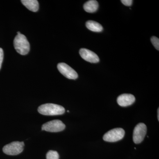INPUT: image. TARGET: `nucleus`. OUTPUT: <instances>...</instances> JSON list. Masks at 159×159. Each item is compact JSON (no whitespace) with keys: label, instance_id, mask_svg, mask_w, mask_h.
<instances>
[{"label":"nucleus","instance_id":"nucleus-1","mask_svg":"<svg viewBox=\"0 0 159 159\" xmlns=\"http://www.w3.org/2000/svg\"><path fill=\"white\" fill-rule=\"evenodd\" d=\"M38 111L40 114L45 116H57L65 112L64 107L53 103H46L40 106Z\"/></svg>","mask_w":159,"mask_h":159},{"label":"nucleus","instance_id":"nucleus-2","mask_svg":"<svg viewBox=\"0 0 159 159\" xmlns=\"http://www.w3.org/2000/svg\"><path fill=\"white\" fill-rule=\"evenodd\" d=\"M14 46L16 51L21 55L28 54L30 51V44L25 35L17 34L14 40Z\"/></svg>","mask_w":159,"mask_h":159},{"label":"nucleus","instance_id":"nucleus-3","mask_svg":"<svg viewBox=\"0 0 159 159\" xmlns=\"http://www.w3.org/2000/svg\"><path fill=\"white\" fill-rule=\"evenodd\" d=\"M24 142H13L3 147V151L8 155L15 156L19 154L24 150Z\"/></svg>","mask_w":159,"mask_h":159},{"label":"nucleus","instance_id":"nucleus-4","mask_svg":"<svg viewBox=\"0 0 159 159\" xmlns=\"http://www.w3.org/2000/svg\"><path fill=\"white\" fill-rule=\"evenodd\" d=\"M125 131L122 128H118L111 129L103 135V139L106 142H118L123 139L125 135Z\"/></svg>","mask_w":159,"mask_h":159},{"label":"nucleus","instance_id":"nucleus-5","mask_svg":"<svg viewBox=\"0 0 159 159\" xmlns=\"http://www.w3.org/2000/svg\"><path fill=\"white\" fill-rule=\"evenodd\" d=\"M66 125L60 120H54L46 122L42 126V130L50 132H58L63 130Z\"/></svg>","mask_w":159,"mask_h":159},{"label":"nucleus","instance_id":"nucleus-6","mask_svg":"<svg viewBox=\"0 0 159 159\" xmlns=\"http://www.w3.org/2000/svg\"><path fill=\"white\" fill-rule=\"evenodd\" d=\"M147 133V126L143 123H139L134 129L133 139L134 143L139 144L143 141Z\"/></svg>","mask_w":159,"mask_h":159},{"label":"nucleus","instance_id":"nucleus-7","mask_svg":"<svg viewBox=\"0 0 159 159\" xmlns=\"http://www.w3.org/2000/svg\"><path fill=\"white\" fill-rule=\"evenodd\" d=\"M57 67L61 74L69 79H76L78 77L77 72L65 63H60Z\"/></svg>","mask_w":159,"mask_h":159},{"label":"nucleus","instance_id":"nucleus-8","mask_svg":"<svg viewBox=\"0 0 159 159\" xmlns=\"http://www.w3.org/2000/svg\"><path fill=\"white\" fill-rule=\"evenodd\" d=\"M79 53L83 59L88 62L96 63L99 61L98 55L93 51L88 49H81L80 50Z\"/></svg>","mask_w":159,"mask_h":159},{"label":"nucleus","instance_id":"nucleus-9","mask_svg":"<svg viewBox=\"0 0 159 159\" xmlns=\"http://www.w3.org/2000/svg\"><path fill=\"white\" fill-rule=\"evenodd\" d=\"M117 101L120 106L127 107L132 105L135 102V98L132 94H123L118 97Z\"/></svg>","mask_w":159,"mask_h":159},{"label":"nucleus","instance_id":"nucleus-10","mask_svg":"<svg viewBox=\"0 0 159 159\" xmlns=\"http://www.w3.org/2000/svg\"><path fill=\"white\" fill-rule=\"evenodd\" d=\"M83 7L84 10L87 12L93 13L97 11L99 7V4L97 1L90 0L85 3Z\"/></svg>","mask_w":159,"mask_h":159},{"label":"nucleus","instance_id":"nucleus-11","mask_svg":"<svg viewBox=\"0 0 159 159\" xmlns=\"http://www.w3.org/2000/svg\"><path fill=\"white\" fill-rule=\"evenodd\" d=\"M21 2L30 11L36 12L39 8L38 1L36 0H22Z\"/></svg>","mask_w":159,"mask_h":159},{"label":"nucleus","instance_id":"nucleus-12","mask_svg":"<svg viewBox=\"0 0 159 159\" xmlns=\"http://www.w3.org/2000/svg\"><path fill=\"white\" fill-rule=\"evenodd\" d=\"M86 26L89 30L94 32H101L103 30L102 26L99 23L94 21H88L86 23Z\"/></svg>","mask_w":159,"mask_h":159},{"label":"nucleus","instance_id":"nucleus-13","mask_svg":"<svg viewBox=\"0 0 159 159\" xmlns=\"http://www.w3.org/2000/svg\"><path fill=\"white\" fill-rule=\"evenodd\" d=\"M47 159H59L58 152L55 151L50 150L47 154Z\"/></svg>","mask_w":159,"mask_h":159},{"label":"nucleus","instance_id":"nucleus-14","mask_svg":"<svg viewBox=\"0 0 159 159\" xmlns=\"http://www.w3.org/2000/svg\"><path fill=\"white\" fill-rule=\"evenodd\" d=\"M151 41L154 47L156 48L158 51L159 50V39L156 36H152L151 38Z\"/></svg>","mask_w":159,"mask_h":159},{"label":"nucleus","instance_id":"nucleus-15","mask_svg":"<svg viewBox=\"0 0 159 159\" xmlns=\"http://www.w3.org/2000/svg\"><path fill=\"white\" fill-rule=\"evenodd\" d=\"M121 2L125 6H130L132 5L133 1L132 0H122Z\"/></svg>","mask_w":159,"mask_h":159},{"label":"nucleus","instance_id":"nucleus-16","mask_svg":"<svg viewBox=\"0 0 159 159\" xmlns=\"http://www.w3.org/2000/svg\"><path fill=\"white\" fill-rule=\"evenodd\" d=\"M3 57H4V53L2 49L0 48V69L2 67V63Z\"/></svg>","mask_w":159,"mask_h":159},{"label":"nucleus","instance_id":"nucleus-17","mask_svg":"<svg viewBox=\"0 0 159 159\" xmlns=\"http://www.w3.org/2000/svg\"><path fill=\"white\" fill-rule=\"evenodd\" d=\"M157 113H158V116H157L158 120V121H159V108L158 109Z\"/></svg>","mask_w":159,"mask_h":159},{"label":"nucleus","instance_id":"nucleus-18","mask_svg":"<svg viewBox=\"0 0 159 159\" xmlns=\"http://www.w3.org/2000/svg\"><path fill=\"white\" fill-rule=\"evenodd\" d=\"M21 34L20 33V32L19 31H18L17 32V34Z\"/></svg>","mask_w":159,"mask_h":159}]
</instances>
